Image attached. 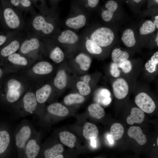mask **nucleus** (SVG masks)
<instances>
[{
    "label": "nucleus",
    "mask_w": 158,
    "mask_h": 158,
    "mask_svg": "<svg viewBox=\"0 0 158 158\" xmlns=\"http://www.w3.org/2000/svg\"><path fill=\"white\" fill-rule=\"evenodd\" d=\"M88 110L90 116L97 119H100L105 115L104 109L97 103L90 104L88 107Z\"/></svg>",
    "instance_id": "393cba45"
},
{
    "label": "nucleus",
    "mask_w": 158,
    "mask_h": 158,
    "mask_svg": "<svg viewBox=\"0 0 158 158\" xmlns=\"http://www.w3.org/2000/svg\"><path fill=\"white\" fill-rule=\"evenodd\" d=\"M115 37L114 33L111 29L101 27L96 29L92 33L90 39L100 47H105L112 43Z\"/></svg>",
    "instance_id": "7ed1b4c3"
},
{
    "label": "nucleus",
    "mask_w": 158,
    "mask_h": 158,
    "mask_svg": "<svg viewBox=\"0 0 158 158\" xmlns=\"http://www.w3.org/2000/svg\"><path fill=\"white\" fill-rule=\"evenodd\" d=\"M114 94L117 99H121L127 95L129 91V86L127 82L122 78L115 80L112 84Z\"/></svg>",
    "instance_id": "0eeeda50"
},
{
    "label": "nucleus",
    "mask_w": 158,
    "mask_h": 158,
    "mask_svg": "<svg viewBox=\"0 0 158 158\" xmlns=\"http://www.w3.org/2000/svg\"><path fill=\"white\" fill-rule=\"evenodd\" d=\"M107 139L109 142V143L111 144H112L114 143V140L112 138L111 135H109L107 136Z\"/></svg>",
    "instance_id": "de8ad7c7"
},
{
    "label": "nucleus",
    "mask_w": 158,
    "mask_h": 158,
    "mask_svg": "<svg viewBox=\"0 0 158 158\" xmlns=\"http://www.w3.org/2000/svg\"><path fill=\"white\" fill-rule=\"evenodd\" d=\"M8 60L13 63L18 65L25 66L27 64L26 59L17 53H14L8 56Z\"/></svg>",
    "instance_id": "72a5a7b5"
},
{
    "label": "nucleus",
    "mask_w": 158,
    "mask_h": 158,
    "mask_svg": "<svg viewBox=\"0 0 158 158\" xmlns=\"http://www.w3.org/2000/svg\"><path fill=\"white\" fill-rule=\"evenodd\" d=\"M156 28L153 22L148 20L143 23L139 29L140 34L141 35H146L152 33Z\"/></svg>",
    "instance_id": "7c9ffc66"
},
{
    "label": "nucleus",
    "mask_w": 158,
    "mask_h": 158,
    "mask_svg": "<svg viewBox=\"0 0 158 158\" xmlns=\"http://www.w3.org/2000/svg\"><path fill=\"white\" fill-rule=\"evenodd\" d=\"M91 145L92 146L94 147L96 146V142L95 139H91Z\"/></svg>",
    "instance_id": "49530a36"
},
{
    "label": "nucleus",
    "mask_w": 158,
    "mask_h": 158,
    "mask_svg": "<svg viewBox=\"0 0 158 158\" xmlns=\"http://www.w3.org/2000/svg\"><path fill=\"white\" fill-rule=\"evenodd\" d=\"M145 117L144 112L142 110L134 107L131 109L130 114L127 117L126 121L130 125H133L134 123H140L144 121Z\"/></svg>",
    "instance_id": "f8f14e48"
},
{
    "label": "nucleus",
    "mask_w": 158,
    "mask_h": 158,
    "mask_svg": "<svg viewBox=\"0 0 158 158\" xmlns=\"http://www.w3.org/2000/svg\"><path fill=\"white\" fill-rule=\"evenodd\" d=\"M158 33H157V36H156V43H157V46H158Z\"/></svg>",
    "instance_id": "603ef678"
},
{
    "label": "nucleus",
    "mask_w": 158,
    "mask_h": 158,
    "mask_svg": "<svg viewBox=\"0 0 158 158\" xmlns=\"http://www.w3.org/2000/svg\"><path fill=\"white\" fill-rule=\"evenodd\" d=\"M7 85L8 90H18L21 86L20 83L18 80L11 79L8 82Z\"/></svg>",
    "instance_id": "58836bf2"
},
{
    "label": "nucleus",
    "mask_w": 158,
    "mask_h": 158,
    "mask_svg": "<svg viewBox=\"0 0 158 158\" xmlns=\"http://www.w3.org/2000/svg\"><path fill=\"white\" fill-rule=\"evenodd\" d=\"M32 2H33L35 6H37V3L38 1H42V0H31Z\"/></svg>",
    "instance_id": "8fccbe9b"
},
{
    "label": "nucleus",
    "mask_w": 158,
    "mask_h": 158,
    "mask_svg": "<svg viewBox=\"0 0 158 158\" xmlns=\"http://www.w3.org/2000/svg\"><path fill=\"white\" fill-rule=\"evenodd\" d=\"M57 40L61 43L72 44L78 41L79 37L75 32L67 30L62 32L58 37Z\"/></svg>",
    "instance_id": "9b49d317"
},
{
    "label": "nucleus",
    "mask_w": 158,
    "mask_h": 158,
    "mask_svg": "<svg viewBox=\"0 0 158 158\" xmlns=\"http://www.w3.org/2000/svg\"><path fill=\"white\" fill-rule=\"evenodd\" d=\"M40 150V147L36 141L31 139L27 143L25 148L27 156L28 158H35L38 155Z\"/></svg>",
    "instance_id": "6ab92c4d"
},
{
    "label": "nucleus",
    "mask_w": 158,
    "mask_h": 158,
    "mask_svg": "<svg viewBox=\"0 0 158 158\" xmlns=\"http://www.w3.org/2000/svg\"><path fill=\"white\" fill-rule=\"evenodd\" d=\"M21 31H7L0 32V46L8 41L13 36Z\"/></svg>",
    "instance_id": "f704fd0d"
},
{
    "label": "nucleus",
    "mask_w": 158,
    "mask_h": 158,
    "mask_svg": "<svg viewBox=\"0 0 158 158\" xmlns=\"http://www.w3.org/2000/svg\"><path fill=\"white\" fill-rule=\"evenodd\" d=\"M63 150L62 145L57 144L52 147L45 150L44 154L46 158H55L57 155L62 153Z\"/></svg>",
    "instance_id": "c85d7f7f"
},
{
    "label": "nucleus",
    "mask_w": 158,
    "mask_h": 158,
    "mask_svg": "<svg viewBox=\"0 0 158 158\" xmlns=\"http://www.w3.org/2000/svg\"><path fill=\"white\" fill-rule=\"evenodd\" d=\"M10 136L6 130L0 131V154L5 152L10 142Z\"/></svg>",
    "instance_id": "c756f323"
},
{
    "label": "nucleus",
    "mask_w": 158,
    "mask_h": 158,
    "mask_svg": "<svg viewBox=\"0 0 158 158\" xmlns=\"http://www.w3.org/2000/svg\"><path fill=\"white\" fill-rule=\"evenodd\" d=\"M118 63L114 62L112 63L110 66V73L114 77L117 78L120 76L121 71L119 68Z\"/></svg>",
    "instance_id": "4c0bfd02"
},
{
    "label": "nucleus",
    "mask_w": 158,
    "mask_h": 158,
    "mask_svg": "<svg viewBox=\"0 0 158 158\" xmlns=\"http://www.w3.org/2000/svg\"><path fill=\"white\" fill-rule=\"evenodd\" d=\"M20 32L13 36L9 40V43L0 51L1 55L4 57L14 53L20 48V42L24 39L26 35Z\"/></svg>",
    "instance_id": "39448f33"
},
{
    "label": "nucleus",
    "mask_w": 158,
    "mask_h": 158,
    "mask_svg": "<svg viewBox=\"0 0 158 158\" xmlns=\"http://www.w3.org/2000/svg\"><path fill=\"white\" fill-rule=\"evenodd\" d=\"M135 102L140 109L147 113H152L155 109L154 102L149 95L145 92L140 93L135 97Z\"/></svg>",
    "instance_id": "423d86ee"
},
{
    "label": "nucleus",
    "mask_w": 158,
    "mask_h": 158,
    "mask_svg": "<svg viewBox=\"0 0 158 158\" xmlns=\"http://www.w3.org/2000/svg\"><path fill=\"white\" fill-rule=\"evenodd\" d=\"M49 57L54 62L60 63L63 60L64 55L62 50L59 47H56L50 51Z\"/></svg>",
    "instance_id": "2f4dec72"
},
{
    "label": "nucleus",
    "mask_w": 158,
    "mask_h": 158,
    "mask_svg": "<svg viewBox=\"0 0 158 158\" xmlns=\"http://www.w3.org/2000/svg\"><path fill=\"white\" fill-rule=\"evenodd\" d=\"M133 1L136 3H138L140 2L142 0H133Z\"/></svg>",
    "instance_id": "864d4df0"
},
{
    "label": "nucleus",
    "mask_w": 158,
    "mask_h": 158,
    "mask_svg": "<svg viewBox=\"0 0 158 158\" xmlns=\"http://www.w3.org/2000/svg\"><path fill=\"white\" fill-rule=\"evenodd\" d=\"M118 7L117 3L113 0L108 1L105 4V7L107 10L114 13Z\"/></svg>",
    "instance_id": "ea45409f"
},
{
    "label": "nucleus",
    "mask_w": 158,
    "mask_h": 158,
    "mask_svg": "<svg viewBox=\"0 0 158 158\" xmlns=\"http://www.w3.org/2000/svg\"><path fill=\"white\" fill-rule=\"evenodd\" d=\"M20 96V93L18 90H8L6 95V99L9 102L13 103L18 100Z\"/></svg>",
    "instance_id": "c9c22d12"
},
{
    "label": "nucleus",
    "mask_w": 158,
    "mask_h": 158,
    "mask_svg": "<svg viewBox=\"0 0 158 158\" xmlns=\"http://www.w3.org/2000/svg\"><path fill=\"white\" fill-rule=\"evenodd\" d=\"M90 76L88 75H85L83 81L78 82L76 84V87L80 93L83 96L88 95L91 92V89L89 83L90 80Z\"/></svg>",
    "instance_id": "412c9836"
},
{
    "label": "nucleus",
    "mask_w": 158,
    "mask_h": 158,
    "mask_svg": "<svg viewBox=\"0 0 158 158\" xmlns=\"http://www.w3.org/2000/svg\"><path fill=\"white\" fill-rule=\"evenodd\" d=\"M158 138H157V145H158Z\"/></svg>",
    "instance_id": "4d7b16f0"
},
{
    "label": "nucleus",
    "mask_w": 158,
    "mask_h": 158,
    "mask_svg": "<svg viewBox=\"0 0 158 158\" xmlns=\"http://www.w3.org/2000/svg\"><path fill=\"white\" fill-rule=\"evenodd\" d=\"M124 132L123 126L119 123H115L111 126L110 130V135L114 140L120 139Z\"/></svg>",
    "instance_id": "bb28decb"
},
{
    "label": "nucleus",
    "mask_w": 158,
    "mask_h": 158,
    "mask_svg": "<svg viewBox=\"0 0 158 158\" xmlns=\"http://www.w3.org/2000/svg\"><path fill=\"white\" fill-rule=\"evenodd\" d=\"M3 22V14L2 9L0 6V23H2Z\"/></svg>",
    "instance_id": "09e8293b"
},
{
    "label": "nucleus",
    "mask_w": 158,
    "mask_h": 158,
    "mask_svg": "<svg viewBox=\"0 0 158 158\" xmlns=\"http://www.w3.org/2000/svg\"><path fill=\"white\" fill-rule=\"evenodd\" d=\"M156 28L157 29H158V16H156L155 17V20L153 22Z\"/></svg>",
    "instance_id": "a18cd8bd"
},
{
    "label": "nucleus",
    "mask_w": 158,
    "mask_h": 158,
    "mask_svg": "<svg viewBox=\"0 0 158 158\" xmlns=\"http://www.w3.org/2000/svg\"><path fill=\"white\" fill-rule=\"evenodd\" d=\"M154 146H155V144H154Z\"/></svg>",
    "instance_id": "13d9d810"
},
{
    "label": "nucleus",
    "mask_w": 158,
    "mask_h": 158,
    "mask_svg": "<svg viewBox=\"0 0 158 158\" xmlns=\"http://www.w3.org/2000/svg\"><path fill=\"white\" fill-rule=\"evenodd\" d=\"M8 0L14 7L22 13L24 12L32 15L36 13L33 8L31 0Z\"/></svg>",
    "instance_id": "6e6552de"
},
{
    "label": "nucleus",
    "mask_w": 158,
    "mask_h": 158,
    "mask_svg": "<svg viewBox=\"0 0 158 158\" xmlns=\"http://www.w3.org/2000/svg\"><path fill=\"white\" fill-rule=\"evenodd\" d=\"M59 137L61 142L64 145L70 147H73L76 141L75 136L73 133L66 131L60 132Z\"/></svg>",
    "instance_id": "4be33fe9"
},
{
    "label": "nucleus",
    "mask_w": 158,
    "mask_h": 158,
    "mask_svg": "<svg viewBox=\"0 0 158 158\" xmlns=\"http://www.w3.org/2000/svg\"><path fill=\"white\" fill-rule=\"evenodd\" d=\"M119 68L125 73H130L132 70V66L130 61L128 60L118 63Z\"/></svg>",
    "instance_id": "e433bc0d"
},
{
    "label": "nucleus",
    "mask_w": 158,
    "mask_h": 158,
    "mask_svg": "<svg viewBox=\"0 0 158 158\" xmlns=\"http://www.w3.org/2000/svg\"><path fill=\"white\" fill-rule=\"evenodd\" d=\"M47 110L51 114L60 117L65 116L69 113L68 110L66 107L58 103L51 104L48 107Z\"/></svg>",
    "instance_id": "2eb2a0df"
},
{
    "label": "nucleus",
    "mask_w": 158,
    "mask_h": 158,
    "mask_svg": "<svg viewBox=\"0 0 158 158\" xmlns=\"http://www.w3.org/2000/svg\"><path fill=\"white\" fill-rule=\"evenodd\" d=\"M98 94L103 100L105 98L110 97L111 96V93L109 91L105 88L101 89L99 91Z\"/></svg>",
    "instance_id": "79ce46f5"
},
{
    "label": "nucleus",
    "mask_w": 158,
    "mask_h": 158,
    "mask_svg": "<svg viewBox=\"0 0 158 158\" xmlns=\"http://www.w3.org/2000/svg\"><path fill=\"white\" fill-rule=\"evenodd\" d=\"M23 102L24 109L27 112L32 113L36 109L37 99L36 95L33 93L26 94L23 98Z\"/></svg>",
    "instance_id": "4468645a"
},
{
    "label": "nucleus",
    "mask_w": 158,
    "mask_h": 158,
    "mask_svg": "<svg viewBox=\"0 0 158 158\" xmlns=\"http://www.w3.org/2000/svg\"><path fill=\"white\" fill-rule=\"evenodd\" d=\"M113 15L114 13L107 10L104 11L101 14L103 20L107 22H109L112 19Z\"/></svg>",
    "instance_id": "a19ab883"
},
{
    "label": "nucleus",
    "mask_w": 158,
    "mask_h": 158,
    "mask_svg": "<svg viewBox=\"0 0 158 158\" xmlns=\"http://www.w3.org/2000/svg\"><path fill=\"white\" fill-rule=\"evenodd\" d=\"M121 39L124 44L129 47L134 46L136 42L134 32L130 28L126 29L124 31Z\"/></svg>",
    "instance_id": "aec40b11"
},
{
    "label": "nucleus",
    "mask_w": 158,
    "mask_h": 158,
    "mask_svg": "<svg viewBox=\"0 0 158 158\" xmlns=\"http://www.w3.org/2000/svg\"><path fill=\"white\" fill-rule=\"evenodd\" d=\"M75 61L80 65V69L85 71L89 69L91 63V58L83 53L78 54L75 58Z\"/></svg>",
    "instance_id": "b1692460"
},
{
    "label": "nucleus",
    "mask_w": 158,
    "mask_h": 158,
    "mask_svg": "<svg viewBox=\"0 0 158 158\" xmlns=\"http://www.w3.org/2000/svg\"><path fill=\"white\" fill-rule=\"evenodd\" d=\"M53 69V66L50 63L44 61L38 63L32 68L35 73L40 75L49 74L52 71Z\"/></svg>",
    "instance_id": "f3484780"
},
{
    "label": "nucleus",
    "mask_w": 158,
    "mask_h": 158,
    "mask_svg": "<svg viewBox=\"0 0 158 158\" xmlns=\"http://www.w3.org/2000/svg\"><path fill=\"white\" fill-rule=\"evenodd\" d=\"M85 100V98L82 95L78 94H71L64 97V102L66 105H70L82 103Z\"/></svg>",
    "instance_id": "cd10ccee"
},
{
    "label": "nucleus",
    "mask_w": 158,
    "mask_h": 158,
    "mask_svg": "<svg viewBox=\"0 0 158 158\" xmlns=\"http://www.w3.org/2000/svg\"><path fill=\"white\" fill-rule=\"evenodd\" d=\"M85 46L87 51L92 54H99L102 51L101 47L95 43L90 39H88L86 41Z\"/></svg>",
    "instance_id": "473e14b6"
},
{
    "label": "nucleus",
    "mask_w": 158,
    "mask_h": 158,
    "mask_svg": "<svg viewBox=\"0 0 158 158\" xmlns=\"http://www.w3.org/2000/svg\"><path fill=\"white\" fill-rule=\"evenodd\" d=\"M129 55L128 53L120 48L114 49L112 51L111 58L113 62L119 63L128 60Z\"/></svg>",
    "instance_id": "a878e982"
},
{
    "label": "nucleus",
    "mask_w": 158,
    "mask_h": 158,
    "mask_svg": "<svg viewBox=\"0 0 158 158\" xmlns=\"http://www.w3.org/2000/svg\"><path fill=\"white\" fill-rule=\"evenodd\" d=\"M111 101V99L110 97L105 98L102 101V104L107 106L109 104Z\"/></svg>",
    "instance_id": "c03bdc74"
},
{
    "label": "nucleus",
    "mask_w": 158,
    "mask_h": 158,
    "mask_svg": "<svg viewBox=\"0 0 158 158\" xmlns=\"http://www.w3.org/2000/svg\"><path fill=\"white\" fill-rule=\"evenodd\" d=\"M2 24L9 31H22L25 27L22 13L14 7L8 0H1Z\"/></svg>",
    "instance_id": "f03ea898"
},
{
    "label": "nucleus",
    "mask_w": 158,
    "mask_h": 158,
    "mask_svg": "<svg viewBox=\"0 0 158 158\" xmlns=\"http://www.w3.org/2000/svg\"><path fill=\"white\" fill-rule=\"evenodd\" d=\"M86 18L82 14L67 19L65 22L68 27L74 29H78L84 27L86 24Z\"/></svg>",
    "instance_id": "ddd939ff"
},
{
    "label": "nucleus",
    "mask_w": 158,
    "mask_h": 158,
    "mask_svg": "<svg viewBox=\"0 0 158 158\" xmlns=\"http://www.w3.org/2000/svg\"><path fill=\"white\" fill-rule=\"evenodd\" d=\"M67 81V75L65 71L63 69L59 70L54 80L55 86L58 89H62L66 86Z\"/></svg>",
    "instance_id": "5701e85b"
},
{
    "label": "nucleus",
    "mask_w": 158,
    "mask_h": 158,
    "mask_svg": "<svg viewBox=\"0 0 158 158\" xmlns=\"http://www.w3.org/2000/svg\"><path fill=\"white\" fill-rule=\"evenodd\" d=\"M31 15L25 27L27 32L34 34L40 38L52 35L56 28V16L54 13L42 9Z\"/></svg>",
    "instance_id": "f257e3e1"
},
{
    "label": "nucleus",
    "mask_w": 158,
    "mask_h": 158,
    "mask_svg": "<svg viewBox=\"0 0 158 158\" xmlns=\"http://www.w3.org/2000/svg\"><path fill=\"white\" fill-rule=\"evenodd\" d=\"M83 135L87 140L95 139L98 134V130L96 126L94 124L86 123L83 129Z\"/></svg>",
    "instance_id": "dca6fc26"
},
{
    "label": "nucleus",
    "mask_w": 158,
    "mask_h": 158,
    "mask_svg": "<svg viewBox=\"0 0 158 158\" xmlns=\"http://www.w3.org/2000/svg\"><path fill=\"white\" fill-rule=\"evenodd\" d=\"M2 72L1 70L0 69V78H1L2 75Z\"/></svg>",
    "instance_id": "5fc2aeb1"
},
{
    "label": "nucleus",
    "mask_w": 158,
    "mask_h": 158,
    "mask_svg": "<svg viewBox=\"0 0 158 158\" xmlns=\"http://www.w3.org/2000/svg\"><path fill=\"white\" fill-rule=\"evenodd\" d=\"M63 158V156L62 154H59L56 156L55 158Z\"/></svg>",
    "instance_id": "3c124183"
},
{
    "label": "nucleus",
    "mask_w": 158,
    "mask_h": 158,
    "mask_svg": "<svg viewBox=\"0 0 158 158\" xmlns=\"http://www.w3.org/2000/svg\"><path fill=\"white\" fill-rule=\"evenodd\" d=\"M27 35L22 41L20 51L24 54L38 49L40 46V37L32 33L27 32Z\"/></svg>",
    "instance_id": "20e7f679"
},
{
    "label": "nucleus",
    "mask_w": 158,
    "mask_h": 158,
    "mask_svg": "<svg viewBox=\"0 0 158 158\" xmlns=\"http://www.w3.org/2000/svg\"><path fill=\"white\" fill-rule=\"evenodd\" d=\"M157 3H158V0H154Z\"/></svg>",
    "instance_id": "6e6d98bb"
},
{
    "label": "nucleus",
    "mask_w": 158,
    "mask_h": 158,
    "mask_svg": "<svg viewBox=\"0 0 158 158\" xmlns=\"http://www.w3.org/2000/svg\"><path fill=\"white\" fill-rule=\"evenodd\" d=\"M51 92V88L49 85H46L38 90L36 92L37 101L40 103H43L47 100Z\"/></svg>",
    "instance_id": "a211bd4d"
},
{
    "label": "nucleus",
    "mask_w": 158,
    "mask_h": 158,
    "mask_svg": "<svg viewBox=\"0 0 158 158\" xmlns=\"http://www.w3.org/2000/svg\"><path fill=\"white\" fill-rule=\"evenodd\" d=\"M31 134L30 127L28 126L23 127L18 132L15 137L16 144L19 148H23Z\"/></svg>",
    "instance_id": "1a4fd4ad"
},
{
    "label": "nucleus",
    "mask_w": 158,
    "mask_h": 158,
    "mask_svg": "<svg viewBox=\"0 0 158 158\" xmlns=\"http://www.w3.org/2000/svg\"><path fill=\"white\" fill-rule=\"evenodd\" d=\"M99 0H87L89 6L92 8L96 6L99 2Z\"/></svg>",
    "instance_id": "37998d69"
},
{
    "label": "nucleus",
    "mask_w": 158,
    "mask_h": 158,
    "mask_svg": "<svg viewBox=\"0 0 158 158\" xmlns=\"http://www.w3.org/2000/svg\"><path fill=\"white\" fill-rule=\"evenodd\" d=\"M128 136L134 139L140 145H145L147 141L145 135L143 134L141 128L138 126L130 127L128 131Z\"/></svg>",
    "instance_id": "9d476101"
}]
</instances>
